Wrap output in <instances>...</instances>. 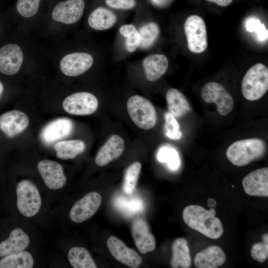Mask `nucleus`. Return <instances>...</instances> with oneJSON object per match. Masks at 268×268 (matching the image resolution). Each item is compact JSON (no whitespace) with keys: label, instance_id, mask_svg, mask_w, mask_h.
Here are the masks:
<instances>
[{"label":"nucleus","instance_id":"f257e3e1","mask_svg":"<svg viewBox=\"0 0 268 268\" xmlns=\"http://www.w3.org/2000/svg\"><path fill=\"white\" fill-rule=\"evenodd\" d=\"M214 208L207 210L199 205H190L183 210L182 217L189 227L213 239L220 238L223 233L221 220L215 216Z\"/></svg>","mask_w":268,"mask_h":268},{"label":"nucleus","instance_id":"f03ea898","mask_svg":"<svg viewBox=\"0 0 268 268\" xmlns=\"http://www.w3.org/2000/svg\"><path fill=\"white\" fill-rule=\"evenodd\" d=\"M266 149V144L262 139H244L232 143L228 147L226 155L233 165L243 166L262 157Z\"/></svg>","mask_w":268,"mask_h":268},{"label":"nucleus","instance_id":"7ed1b4c3","mask_svg":"<svg viewBox=\"0 0 268 268\" xmlns=\"http://www.w3.org/2000/svg\"><path fill=\"white\" fill-rule=\"evenodd\" d=\"M268 89V68L262 63L252 66L242 80L241 91L244 97L249 101L261 98Z\"/></svg>","mask_w":268,"mask_h":268},{"label":"nucleus","instance_id":"20e7f679","mask_svg":"<svg viewBox=\"0 0 268 268\" xmlns=\"http://www.w3.org/2000/svg\"><path fill=\"white\" fill-rule=\"evenodd\" d=\"M127 108L131 119L139 128L148 130L155 126L157 120L156 110L147 99L140 95L132 96L127 101Z\"/></svg>","mask_w":268,"mask_h":268},{"label":"nucleus","instance_id":"39448f33","mask_svg":"<svg viewBox=\"0 0 268 268\" xmlns=\"http://www.w3.org/2000/svg\"><path fill=\"white\" fill-rule=\"evenodd\" d=\"M17 207L20 213L30 217L39 211L42 201L38 189L28 180H23L17 185Z\"/></svg>","mask_w":268,"mask_h":268},{"label":"nucleus","instance_id":"423d86ee","mask_svg":"<svg viewBox=\"0 0 268 268\" xmlns=\"http://www.w3.org/2000/svg\"><path fill=\"white\" fill-rule=\"evenodd\" d=\"M184 30L189 50L194 53L204 52L207 47V32L204 21L200 16L192 15L186 19Z\"/></svg>","mask_w":268,"mask_h":268},{"label":"nucleus","instance_id":"0eeeda50","mask_svg":"<svg viewBox=\"0 0 268 268\" xmlns=\"http://www.w3.org/2000/svg\"><path fill=\"white\" fill-rule=\"evenodd\" d=\"M202 100L208 103L216 105L218 113L222 116L230 114L234 107V101L228 91L220 84L215 82L206 83L201 91Z\"/></svg>","mask_w":268,"mask_h":268},{"label":"nucleus","instance_id":"6e6552de","mask_svg":"<svg viewBox=\"0 0 268 268\" xmlns=\"http://www.w3.org/2000/svg\"><path fill=\"white\" fill-rule=\"evenodd\" d=\"M62 106L67 113L74 115H89L98 108V101L93 94L87 92H79L67 97Z\"/></svg>","mask_w":268,"mask_h":268},{"label":"nucleus","instance_id":"1a4fd4ad","mask_svg":"<svg viewBox=\"0 0 268 268\" xmlns=\"http://www.w3.org/2000/svg\"><path fill=\"white\" fill-rule=\"evenodd\" d=\"M102 197L97 192H91L75 202L69 212L70 219L81 223L91 217L98 210Z\"/></svg>","mask_w":268,"mask_h":268},{"label":"nucleus","instance_id":"9d476101","mask_svg":"<svg viewBox=\"0 0 268 268\" xmlns=\"http://www.w3.org/2000/svg\"><path fill=\"white\" fill-rule=\"evenodd\" d=\"M85 7L83 0H67L58 3L52 12L53 20L66 24H71L81 18Z\"/></svg>","mask_w":268,"mask_h":268},{"label":"nucleus","instance_id":"9b49d317","mask_svg":"<svg viewBox=\"0 0 268 268\" xmlns=\"http://www.w3.org/2000/svg\"><path fill=\"white\" fill-rule=\"evenodd\" d=\"M92 56L87 53L75 52L65 55L61 60V71L68 76H77L88 70L92 66Z\"/></svg>","mask_w":268,"mask_h":268},{"label":"nucleus","instance_id":"f8f14e48","mask_svg":"<svg viewBox=\"0 0 268 268\" xmlns=\"http://www.w3.org/2000/svg\"><path fill=\"white\" fill-rule=\"evenodd\" d=\"M108 250L118 261L133 268H136L141 264L140 256L134 249L115 236L110 237L107 241Z\"/></svg>","mask_w":268,"mask_h":268},{"label":"nucleus","instance_id":"ddd939ff","mask_svg":"<svg viewBox=\"0 0 268 268\" xmlns=\"http://www.w3.org/2000/svg\"><path fill=\"white\" fill-rule=\"evenodd\" d=\"M23 61V53L16 44H8L0 48V72L11 75L20 69Z\"/></svg>","mask_w":268,"mask_h":268},{"label":"nucleus","instance_id":"4468645a","mask_svg":"<svg viewBox=\"0 0 268 268\" xmlns=\"http://www.w3.org/2000/svg\"><path fill=\"white\" fill-rule=\"evenodd\" d=\"M37 168L45 184L50 189H60L66 184L67 178L60 163L45 159L38 163Z\"/></svg>","mask_w":268,"mask_h":268},{"label":"nucleus","instance_id":"2eb2a0df","mask_svg":"<svg viewBox=\"0 0 268 268\" xmlns=\"http://www.w3.org/2000/svg\"><path fill=\"white\" fill-rule=\"evenodd\" d=\"M245 192L252 196L268 197V168L252 171L243 179Z\"/></svg>","mask_w":268,"mask_h":268},{"label":"nucleus","instance_id":"dca6fc26","mask_svg":"<svg viewBox=\"0 0 268 268\" xmlns=\"http://www.w3.org/2000/svg\"><path fill=\"white\" fill-rule=\"evenodd\" d=\"M73 129V124L70 119H56L43 128L40 134L41 139L45 144L50 145L68 136Z\"/></svg>","mask_w":268,"mask_h":268},{"label":"nucleus","instance_id":"f3484780","mask_svg":"<svg viewBox=\"0 0 268 268\" xmlns=\"http://www.w3.org/2000/svg\"><path fill=\"white\" fill-rule=\"evenodd\" d=\"M27 115L19 110L7 112L0 117V129L8 137H14L22 133L28 126Z\"/></svg>","mask_w":268,"mask_h":268},{"label":"nucleus","instance_id":"a211bd4d","mask_svg":"<svg viewBox=\"0 0 268 268\" xmlns=\"http://www.w3.org/2000/svg\"><path fill=\"white\" fill-rule=\"evenodd\" d=\"M131 231L134 243L140 253L145 254L155 250V238L143 219H135L132 223Z\"/></svg>","mask_w":268,"mask_h":268},{"label":"nucleus","instance_id":"6ab92c4d","mask_svg":"<svg viewBox=\"0 0 268 268\" xmlns=\"http://www.w3.org/2000/svg\"><path fill=\"white\" fill-rule=\"evenodd\" d=\"M124 139L117 134L111 135L99 149L95 157L96 164L105 166L120 157L124 151Z\"/></svg>","mask_w":268,"mask_h":268},{"label":"nucleus","instance_id":"aec40b11","mask_svg":"<svg viewBox=\"0 0 268 268\" xmlns=\"http://www.w3.org/2000/svg\"><path fill=\"white\" fill-rule=\"evenodd\" d=\"M29 243L28 235L21 229L15 228L11 231L7 239L0 243V257L3 258L23 251Z\"/></svg>","mask_w":268,"mask_h":268},{"label":"nucleus","instance_id":"412c9836","mask_svg":"<svg viewBox=\"0 0 268 268\" xmlns=\"http://www.w3.org/2000/svg\"><path fill=\"white\" fill-rule=\"evenodd\" d=\"M226 255L218 246H210L197 254L194 263L198 268H216L225 262Z\"/></svg>","mask_w":268,"mask_h":268},{"label":"nucleus","instance_id":"4be33fe9","mask_svg":"<svg viewBox=\"0 0 268 268\" xmlns=\"http://www.w3.org/2000/svg\"><path fill=\"white\" fill-rule=\"evenodd\" d=\"M142 66L146 79L149 81H155L166 72L168 61L164 55L153 54L144 59Z\"/></svg>","mask_w":268,"mask_h":268},{"label":"nucleus","instance_id":"5701e85b","mask_svg":"<svg viewBox=\"0 0 268 268\" xmlns=\"http://www.w3.org/2000/svg\"><path fill=\"white\" fill-rule=\"evenodd\" d=\"M117 20V16L112 11L103 7H98L89 14L87 22L91 28L104 30L114 26Z\"/></svg>","mask_w":268,"mask_h":268},{"label":"nucleus","instance_id":"b1692460","mask_svg":"<svg viewBox=\"0 0 268 268\" xmlns=\"http://www.w3.org/2000/svg\"><path fill=\"white\" fill-rule=\"evenodd\" d=\"M166 99L169 112L175 117H183L191 110L190 105L184 94L176 88H171L167 91Z\"/></svg>","mask_w":268,"mask_h":268},{"label":"nucleus","instance_id":"393cba45","mask_svg":"<svg viewBox=\"0 0 268 268\" xmlns=\"http://www.w3.org/2000/svg\"><path fill=\"white\" fill-rule=\"evenodd\" d=\"M191 265V259L187 240L178 238L172 245V257L170 265L174 268H188Z\"/></svg>","mask_w":268,"mask_h":268},{"label":"nucleus","instance_id":"a878e982","mask_svg":"<svg viewBox=\"0 0 268 268\" xmlns=\"http://www.w3.org/2000/svg\"><path fill=\"white\" fill-rule=\"evenodd\" d=\"M54 148L58 158L61 159H73L84 151L85 144L79 139L67 140L56 142Z\"/></svg>","mask_w":268,"mask_h":268},{"label":"nucleus","instance_id":"bb28decb","mask_svg":"<svg viewBox=\"0 0 268 268\" xmlns=\"http://www.w3.org/2000/svg\"><path fill=\"white\" fill-rule=\"evenodd\" d=\"M67 258L74 268H96L97 266L89 252L82 247H74L68 251Z\"/></svg>","mask_w":268,"mask_h":268},{"label":"nucleus","instance_id":"cd10ccee","mask_svg":"<svg viewBox=\"0 0 268 268\" xmlns=\"http://www.w3.org/2000/svg\"><path fill=\"white\" fill-rule=\"evenodd\" d=\"M33 265L31 254L24 251L3 257L0 260V268H31Z\"/></svg>","mask_w":268,"mask_h":268},{"label":"nucleus","instance_id":"c85d7f7f","mask_svg":"<svg viewBox=\"0 0 268 268\" xmlns=\"http://www.w3.org/2000/svg\"><path fill=\"white\" fill-rule=\"evenodd\" d=\"M157 158L158 160L165 163L172 171L177 170L181 164L180 158L178 151L170 145L161 146L158 149Z\"/></svg>","mask_w":268,"mask_h":268},{"label":"nucleus","instance_id":"c756f323","mask_svg":"<svg viewBox=\"0 0 268 268\" xmlns=\"http://www.w3.org/2000/svg\"><path fill=\"white\" fill-rule=\"evenodd\" d=\"M138 31L140 37L139 47L146 49L155 43L159 35L160 30L156 23L151 22L141 26Z\"/></svg>","mask_w":268,"mask_h":268},{"label":"nucleus","instance_id":"7c9ffc66","mask_svg":"<svg viewBox=\"0 0 268 268\" xmlns=\"http://www.w3.org/2000/svg\"><path fill=\"white\" fill-rule=\"evenodd\" d=\"M141 168V163L134 162L127 169L125 174L123 190L127 195L132 194L135 190Z\"/></svg>","mask_w":268,"mask_h":268},{"label":"nucleus","instance_id":"2f4dec72","mask_svg":"<svg viewBox=\"0 0 268 268\" xmlns=\"http://www.w3.org/2000/svg\"><path fill=\"white\" fill-rule=\"evenodd\" d=\"M120 33L126 38L127 50L131 53L134 52L140 44V37L138 30L133 24H125L119 28Z\"/></svg>","mask_w":268,"mask_h":268},{"label":"nucleus","instance_id":"473e14b6","mask_svg":"<svg viewBox=\"0 0 268 268\" xmlns=\"http://www.w3.org/2000/svg\"><path fill=\"white\" fill-rule=\"evenodd\" d=\"M41 0H18L16 8L22 16L30 18L37 12Z\"/></svg>","mask_w":268,"mask_h":268},{"label":"nucleus","instance_id":"72a5a7b5","mask_svg":"<svg viewBox=\"0 0 268 268\" xmlns=\"http://www.w3.org/2000/svg\"><path fill=\"white\" fill-rule=\"evenodd\" d=\"M263 242L255 244L250 250L251 257L255 260L264 262L268 258V234L265 233L262 237Z\"/></svg>","mask_w":268,"mask_h":268},{"label":"nucleus","instance_id":"f704fd0d","mask_svg":"<svg viewBox=\"0 0 268 268\" xmlns=\"http://www.w3.org/2000/svg\"><path fill=\"white\" fill-rule=\"evenodd\" d=\"M165 131L166 135L171 139L178 140L181 138L182 134L180 126L175 117L170 112L165 115Z\"/></svg>","mask_w":268,"mask_h":268},{"label":"nucleus","instance_id":"c9c22d12","mask_svg":"<svg viewBox=\"0 0 268 268\" xmlns=\"http://www.w3.org/2000/svg\"><path fill=\"white\" fill-rule=\"evenodd\" d=\"M246 30L250 32H255L258 39L264 41L268 39V32L264 23L260 20L255 17H250L246 22Z\"/></svg>","mask_w":268,"mask_h":268},{"label":"nucleus","instance_id":"e433bc0d","mask_svg":"<svg viewBox=\"0 0 268 268\" xmlns=\"http://www.w3.org/2000/svg\"><path fill=\"white\" fill-rule=\"evenodd\" d=\"M109 6L116 9H131L136 5L135 0H105Z\"/></svg>","mask_w":268,"mask_h":268},{"label":"nucleus","instance_id":"4c0bfd02","mask_svg":"<svg viewBox=\"0 0 268 268\" xmlns=\"http://www.w3.org/2000/svg\"><path fill=\"white\" fill-rule=\"evenodd\" d=\"M208 1L213 2L221 6H226L229 5L233 0H206Z\"/></svg>","mask_w":268,"mask_h":268},{"label":"nucleus","instance_id":"58836bf2","mask_svg":"<svg viewBox=\"0 0 268 268\" xmlns=\"http://www.w3.org/2000/svg\"><path fill=\"white\" fill-rule=\"evenodd\" d=\"M155 5L163 7L170 3L171 0H151Z\"/></svg>","mask_w":268,"mask_h":268},{"label":"nucleus","instance_id":"ea45409f","mask_svg":"<svg viewBox=\"0 0 268 268\" xmlns=\"http://www.w3.org/2000/svg\"><path fill=\"white\" fill-rule=\"evenodd\" d=\"M207 205L210 208H214L216 205V202L213 198H209L207 200Z\"/></svg>","mask_w":268,"mask_h":268},{"label":"nucleus","instance_id":"a19ab883","mask_svg":"<svg viewBox=\"0 0 268 268\" xmlns=\"http://www.w3.org/2000/svg\"><path fill=\"white\" fill-rule=\"evenodd\" d=\"M3 90V85L1 83V82L0 81V97L2 95Z\"/></svg>","mask_w":268,"mask_h":268}]
</instances>
